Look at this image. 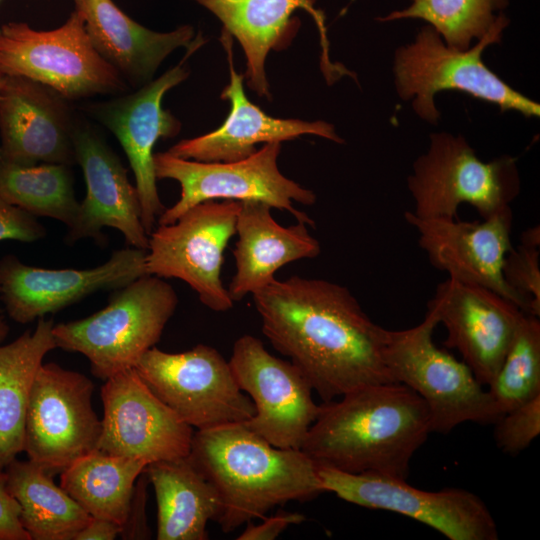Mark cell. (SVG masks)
<instances>
[{
  "instance_id": "27",
  "label": "cell",
  "mask_w": 540,
  "mask_h": 540,
  "mask_svg": "<svg viewBox=\"0 0 540 540\" xmlns=\"http://www.w3.org/2000/svg\"><path fill=\"white\" fill-rule=\"evenodd\" d=\"M52 319L0 345V471L24 450L27 406L45 355L57 348Z\"/></svg>"
},
{
  "instance_id": "39",
  "label": "cell",
  "mask_w": 540,
  "mask_h": 540,
  "mask_svg": "<svg viewBox=\"0 0 540 540\" xmlns=\"http://www.w3.org/2000/svg\"><path fill=\"white\" fill-rule=\"evenodd\" d=\"M122 527L109 520L91 517L75 535L74 540H113L120 536Z\"/></svg>"
},
{
  "instance_id": "8",
  "label": "cell",
  "mask_w": 540,
  "mask_h": 540,
  "mask_svg": "<svg viewBox=\"0 0 540 540\" xmlns=\"http://www.w3.org/2000/svg\"><path fill=\"white\" fill-rule=\"evenodd\" d=\"M0 73L44 84L68 101L127 90L119 72L93 47L77 10L60 27L48 31L35 30L25 22L2 25Z\"/></svg>"
},
{
  "instance_id": "12",
  "label": "cell",
  "mask_w": 540,
  "mask_h": 540,
  "mask_svg": "<svg viewBox=\"0 0 540 540\" xmlns=\"http://www.w3.org/2000/svg\"><path fill=\"white\" fill-rule=\"evenodd\" d=\"M93 392L84 374L52 362L41 365L25 419L23 451L30 461L52 474L97 450L102 422L92 405Z\"/></svg>"
},
{
  "instance_id": "28",
  "label": "cell",
  "mask_w": 540,
  "mask_h": 540,
  "mask_svg": "<svg viewBox=\"0 0 540 540\" xmlns=\"http://www.w3.org/2000/svg\"><path fill=\"white\" fill-rule=\"evenodd\" d=\"M4 472L31 540H74L89 522L91 516L36 463L16 458Z\"/></svg>"
},
{
  "instance_id": "21",
  "label": "cell",
  "mask_w": 540,
  "mask_h": 540,
  "mask_svg": "<svg viewBox=\"0 0 540 540\" xmlns=\"http://www.w3.org/2000/svg\"><path fill=\"white\" fill-rule=\"evenodd\" d=\"M76 163L81 167L86 195L65 239L91 238L102 244L104 227L118 230L130 247L147 250L149 235L141 220L137 189L119 157L90 126L77 124L73 134Z\"/></svg>"
},
{
  "instance_id": "38",
  "label": "cell",
  "mask_w": 540,
  "mask_h": 540,
  "mask_svg": "<svg viewBox=\"0 0 540 540\" xmlns=\"http://www.w3.org/2000/svg\"><path fill=\"white\" fill-rule=\"evenodd\" d=\"M305 516L279 509L275 515L267 518L259 525L248 522L245 530L237 538L239 540H273L277 538L289 525L299 524Z\"/></svg>"
},
{
  "instance_id": "4",
  "label": "cell",
  "mask_w": 540,
  "mask_h": 540,
  "mask_svg": "<svg viewBox=\"0 0 540 540\" xmlns=\"http://www.w3.org/2000/svg\"><path fill=\"white\" fill-rule=\"evenodd\" d=\"M178 296L163 278L144 275L116 289L94 314L53 327L56 347L84 355L101 380L135 367L160 340Z\"/></svg>"
},
{
  "instance_id": "19",
  "label": "cell",
  "mask_w": 540,
  "mask_h": 540,
  "mask_svg": "<svg viewBox=\"0 0 540 540\" xmlns=\"http://www.w3.org/2000/svg\"><path fill=\"white\" fill-rule=\"evenodd\" d=\"M404 218L417 230L418 244L433 267L446 272L450 279L490 289L524 312L522 300L502 274L504 259L512 249L511 207L481 222L422 218L412 211H406Z\"/></svg>"
},
{
  "instance_id": "17",
  "label": "cell",
  "mask_w": 540,
  "mask_h": 540,
  "mask_svg": "<svg viewBox=\"0 0 540 540\" xmlns=\"http://www.w3.org/2000/svg\"><path fill=\"white\" fill-rule=\"evenodd\" d=\"M146 250L127 246L88 269H47L0 260V301L9 317L26 324L58 312L98 291L116 290L147 275Z\"/></svg>"
},
{
  "instance_id": "18",
  "label": "cell",
  "mask_w": 540,
  "mask_h": 540,
  "mask_svg": "<svg viewBox=\"0 0 540 540\" xmlns=\"http://www.w3.org/2000/svg\"><path fill=\"white\" fill-rule=\"evenodd\" d=\"M427 307L447 331L444 345L456 349L477 380L488 386L524 312L490 289L450 278L438 284Z\"/></svg>"
},
{
  "instance_id": "22",
  "label": "cell",
  "mask_w": 540,
  "mask_h": 540,
  "mask_svg": "<svg viewBox=\"0 0 540 540\" xmlns=\"http://www.w3.org/2000/svg\"><path fill=\"white\" fill-rule=\"evenodd\" d=\"M220 41L227 55L230 72V82L223 89L221 98L229 101L230 112L216 130L183 139L170 147L168 153L201 162H232L254 154L259 143H281L302 135H316L343 143L330 123L274 118L251 103L243 89L244 76L234 69L232 36L222 29Z\"/></svg>"
},
{
  "instance_id": "10",
  "label": "cell",
  "mask_w": 540,
  "mask_h": 540,
  "mask_svg": "<svg viewBox=\"0 0 540 540\" xmlns=\"http://www.w3.org/2000/svg\"><path fill=\"white\" fill-rule=\"evenodd\" d=\"M134 368L163 403L197 430L244 423L255 414L229 361L211 346L198 344L180 353L154 346Z\"/></svg>"
},
{
  "instance_id": "9",
  "label": "cell",
  "mask_w": 540,
  "mask_h": 540,
  "mask_svg": "<svg viewBox=\"0 0 540 540\" xmlns=\"http://www.w3.org/2000/svg\"><path fill=\"white\" fill-rule=\"evenodd\" d=\"M280 142L266 143L251 156L232 162H201L154 153L158 179H172L181 187L178 201L159 216L158 225L174 223L193 206L209 200L260 201L288 211L297 221L314 227V220L293 202L313 205L315 193L285 177L278 168Z\"/></svg>"
},
{
  "instance_id": "35",
  "label": "cell",
  "mask_w": 540,
  "mask_h": 540,
  "mask_svg": "<svg viewBox=\"0 0 540 540\" xmlns=\"http://www.w3.org/2000/svg\"><path fill=\"white\" fill-rule=\"evenodd\" d=\"M45 235V227L35 216L0 195V241L35 242Z\"/></svg>"
},
{
  "instance_id": "20",
  "label": "cell",
  "mask_w": 540,
  "mask_h": 540,
  "mask_svg": "<svg viewBox=\"0 0 540 540\" xmlns=\"http://www.w3.org/2000/svg\"><path fill=\"white\" fill-rule=\"evenodd\" d=\"M76 122L68 100L21 76H4L0 87L1 160L17 165L76 163Z\"/></svg>"
},
{
  "instance_id": "24",
  "label": "cell",
  "mask_w": 540,
  "mask_h": 540,
  "mask_svg": "<svg viewBox=\"0 0 540 540\" xmlns=\"http://www.w3.org/2000/svg\"><path fill=\"white\" fill-rule=\"evenodd\" d=\"M99 55L131 85L152 80L163 60L179 47L196 50L204 40L183 25L170 32L150 30L122 11L113 0H73Z\"/></svg>"
},
{
  "instance_id": "36",
  "label": "cell",
  "mask_w": 540,
  "mask_h": 540,
  "mask_svg": "<svg viewBox=\"0 0 540 540\" xmlns=\"http://www.w3.org/2000/svg\"><path fill=\"white\" fill-rule=\"evenodd\" d=\"M148 478L143 470L137 479L125 523L122 525V539H150L151 532L146 518Z\"/></svg>"
},
{
  "instance_id": "15",
  "label": "cell",
  "mask_w": 540,
  "mask_h": 540,
  "mask_svg": "<svg viewBox=\"0 0 540 540\" xmlns=\"http://www.w3.org/2000/svg\"><path fill=\"white\" fill-rule=\"evenodd\" d=\"M101 399L104 415L97 450L148 463L189 455L193 427L151 391L134 367L106 379Z\"/></svg>"
},
{
  "instance_id": "6",
  "label": "cell",
  "mask_w": 540,
  "mask_h": 540,
  "mask_svg": "<svg viewBox=\"0 0 540 540\" xmlns=\"http://www.w3.org/2000/svg\"><path fill=\"white\" fill-rule=\"evenodd\" d=\"M438 324L427 310L414 327L386 329L383 357L391 379L424 400L431 432L447 434L465 422L495 424L503 414L489 391L463 361L435 345L433 332Z\"/></svg>"
},
{
  "instance_id": "29",
  "label": "cell",
  "mask_w": 540,
  "mask_h": 540,
  "mask_svg": "<svg viewBox=\"0 0 540 540\" xmlns=\"http://www.w3.org/2000/svg\"><path fill=\"white\" fill-rule=\"evenodd\" d=\"M149 463L95 450L61 472V487L91 516L125 523L135 483Z\"/></svg>"
},
{
  "instance_id": "33",
  "label": "cell",
  "mask_w": 540,
  "mask_h": 540,
  "mask_svg": "<svg viewBox=\"0 0 540 540\" xmlns=\"http://www.w3.org/2000/svg\"><path fill=\"white\" fill-rule=\"evenodd\" d=\"M539 247L520 243L506 255L502 274L506 284L522 300L524 313L540 316Z\"/></svg>"
},
{
  "instance_id": "43",
  "label": "cell",
  "mask_w": 540,
  "mask_h": 540,
  "mask_svg": "<svg viewBox=\"0 0 540 540\" xmlns=\"http://www.w3.org/2000/svg\"><path fill=\"white\" fill-rule=\"evenodd\" d=\"M0 313H2L1 306H0Z\"/></svg>"
},
{
  "instance_id": "40",
  "label": "cell",
  "mask_w": 540,
  "mask_h": 540,
  "mask_svg": "<svg viewBox=\"0 0 540 540\" xmlns=\"http://www.w3.org/2000/svg\"><path fill=\"white\" fill-rule=\"evenodd\" d=\"M521 243L528 246H540V229L539 226L528 228L521 234Z\"/></svg>"
},
{
  "instance_id": "14",
  "label": "cell",
  "mask_w": 540,
  "mask_h": 540,
  "mask_svg": "<svg viewBox=\"0 0 540 540\" xmlns=\"http://www.w3.org/2000/svg\"><path fill=\"white\" fill-rule=\"evenodd\" d=\"M229 364L255 407L254 416L244 424L277 448L300 449L320 408L303 373L248 334L234 343Z\"/></svg>"
},
{
  "instance_id": "2",
  "label": "cell",
  "mask_w": 540,
  "mask_h": 540,
  "mask_svg": "<svg viewBox=\"0 0 540 540\" xmlns=\"http://www.w3.org/2000/svg\"><path fill=\"white\" fill-rule=\"evenodd\" d=\"M323 402L301 450L316 465L407 480L431 432L424 400L398 382L356 388Z\"/></svg>"
},
{
  "instance_id": "7",
  "label": "cell",
  "mask_w": 540,
  "mask_h": 540,
  "mask_svg": "<svg viewBox=\"0 0 540 540\" xmlns=\"http://www.w3.org/2000/svg\"><path fill=\"white\" fill-rule=\"evenodd\" d=\"M412 213L422 218H457L458 208L473 206L482 219L510 208L520 192L516 159L481 161L461 135H430L427 152L416 159L407 180Z\"/></svg>"
},
{
  "instance_id": "37",
  "label": "cell",
  "mask_w": 540,
  "mask_h": 540,
  "mask_svg": "<svg viewBox=\"0 0 540 540\" xmlns=\"http://www.w3.org/2000/svg\"><path fill=\"white\" fill-rule=\"evenodd\" d=\"M0 540H31L20 521V506L7 489L4 471H0Z\"/></svg>"
},
{
  "instance_id": "32",
  "label": "cell",
  "mask_w": 540,
  "mask_h": 540,
  "mask_svg": "<svg viewBox=\"0 0 540 540\" xmlns=\"http://www.w3.org/2000/svg\"><path fill=\"white\" fill-rule=\"evenodd\" d=\"M504 414L540 396V321L524 313L503 362L488 385Z\"/></svg>"
},
{
  "instance_id": "31",
  "label": "cell",
  "mask_w": 540,
  "mask_h": 540,
  "mask_svg": "<svg viewBox=\"0 0 540 540\" xmlns=\"http://www.w3.org/2000/svg\"><path fill=\"white\" fill-rule=\"evenodd\" d=\"M508 0H412L411 4L379 18L382 22L421 19L432 26L444 42L466 50L472 40H480L500 21Z\"/></svg>"
},
{
  "instance_id": "30",
  "label": "cell",
  "mask_w": 540,
  "mask_h": 540,
  "mask_svg": "<svg viewBox=\"0 0 540 540\" xmlns=\"http://www.w3.org/2000/svg\"><path fill=\"white\" fill-rule=\"evenodd\" d=\"M0 195L35 217H49L70 228L79 210L69 165L0 162Z\"/></svg>"
},
{
  "instance_id": "16",
  "label": "cell",
  "mask_w": 540,
  "mask_h": 540,
  "mask_svg": "<svg viewBox=\"0 0 540 540\" xmlns=\"http://www.w3.org/2000/svg\"><path fill=\"white\" fill-rule=\"evenodd\" d=\"M181 61L134 93L89 105L87 110L109 129L123 148L135 177L141 220L148 235L166 209L160 200L153 149L160 138L176 136L180 121L162 107L164 95L189 75Z\"/></svg>"
},
{
  "instance_id": "11",
  "label": "cell",
  "mask_w": 540,
  "mask_h": 540,
  "mask_svg": "<svg viewBox=\"0 0 540 540\" xmlns=\"http://www.w3.org/2000/svg\"><path fill=\"white\" fill-rule=\"evenodd\" d=\"M240 201H204L174 223L158 225L146 250L148 275L187 283L203 305L216 312L233 308L221 278L224 251L236 234Z\"/></svg>"
},
{
  "instance_id": "5",
  "label": "cell",
  "mask_w": 540,
  "mask_h": 540,
  "mask_svg": "<svg viewBox=\"0 0 540 540\" xmlns=\"http://www.w3.org/2000/svg\"><path fill=\"white\" fill-rule=\"evenodd\" d=\"M508 24L507 17L473 48L466 50L447 45L432 26L422 27L414 42L395 53L393 70L398 95L405 101L415 97L414 111L432 124H436L440 116L434 96L444 90L466 93L497 105L501 111L513 110L527 118L539 117V104L511 88L482 60L484 49L500 42Z\"/></svg>"
},
{
  "instance_id": "3",
  "label": "cell",
  "mask_w": 540,
  "mask_h": 540,
  "mask_svg": "<svg viewBox=\"0 0 540 540\" xmlns=\"http://www.w3.org/2000/svg\"><path fill=\"white\" fill-rule=\"evenodd\" d=\"M187 457L217 490L225 533L275 506L325 492L317 465L301 449L277 448L244 423L197 430Z\"/></svg>"
},
{
  "instance_id": "13",
  "label": "cell",
  "mask_w": 540,
  "mask_h": 540,
  "mask_svg": "<svg viewBox=\"0 0 540 540\" xmlns=\"http://www.w3.org/2000/svg\"><path fill=\"white\" fill-rule=\"evenodd\" d=\"M323 488L340 499L369 509L402 514L450 540H497L496 522L476 494L455 487L425 491L406 480L373 473L353 474L317 465Z\"/></svg>"
},
{
  "instance_id": "26",
  "label": "cell",
  "mask_w": 540,
  "mask_h": 540,
  "mask_svg": "<svg viewBox=\"0 0 540 540\" xmlns=\"http://www.w3.org/2000/svg\"><path fill=\"white\" fill-rule=\"evenodd\" d=\"M144 472L157 501L158 540H206L222 503L215 487L188 457L149 463Z\"/></svg>"
},
{
  "instance_id": "42",
  "label": "cell",
  "mask_w": 540,
  "mask_h": 540,
  "mask_svg": "<svg viewBox=\"0 0 540 540\" xmlns=\"http://www.w3.org/2000/svg\"><path fill=\"white\" fill-rule=\"evenodd\" d=\"M3 80H4V75H2V74L0 73V87H1V85H2V83H3ZM0 162H1V153H0Z\"/></svg>"
},
{
  "instance_id": "25",
  "label": "cell",
  "mask_w": 540,
  "mask_h": 540,
  "mask_svg": "<svg viewBox=\"0 0 540 540\" xmlns=\"http://www.w3.org/2000/svg\"><path fill=\"white\" fill-rule=\"evenodd\" d=\"M271 208L260 201L240 202L233 249L236 271L227 288L234 303L267 286L284 265L321 253L306 223L284 227L274 219Z\"/></svg>"
},
{
  "instance_id": "23",
  "label": "cell",
  "mask_w": 540,
  "mask_h": 540,
  "mask_svg": "<svg viewBox=\"0 0 540 540\" xmlns=\"http://www.w3.org/2000/svg\"><path fill=\"white\" fill-rule=\"evenodd\" d=\"M213 13L223 24V30L239 41L246 57L248 86L261 97L271 99L265 73V61L270 50L285 48L298 29L297 9L309 13L320 33L322 69L331 82L345 69L333 65L328 56L325 18L314 7L316 0H192Z\"/></svg>"
},
{
  "instance_id": "34",
  "label": "cell",
  "mask_w": 540,
  "mask_h": 540,
  "mask_svg": "<svg viewBox=\"0 0 540 540\" xmlns=\"http://www.w3.org/2000/svg\"><path fill=\"white\" fill-rule=\"evenodd\" d=\"M495 424V441L503 452L523 451L540 434V396L505 412Z\"/></svg>"
},
{
  "instance_id": "1",
  "label": "cell",
  "mask_w": 540,
  "mask_h": 540,
  "mask_svg": "<svg viewBox=\"0 0 540 540\" xmlns=\"http://www.w3.org/2000/svg\"><path fill=\"white\" fill-rule=\"evenodd\" d=\"M262 331L290 358L323 402L393 382L384 362L386 329L345 286L318 278L274 279L252 294Z\"/></svg>"
},
{
  "instance_id": "41",
  "label": "cell",
  "mask_w": 540,
  "mask_h": 540,
  "mask_svg": "<svg viewBox=\"0 0 540 540\" xmlns=\"http://www.w3.org/2000/svg\"><path fill=\"white\" fill-rule=\"evenodd\" d=\"M9 333V325L2 313H0V344L6 339Z\"/></svg>"
}]
</instances>
